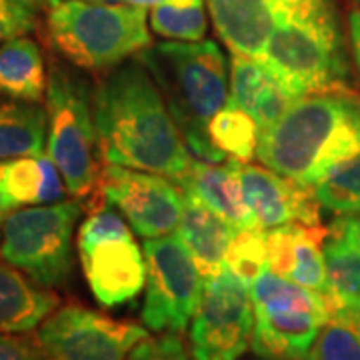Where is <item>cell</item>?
<instances>
[{"label":"cell","mask_w":360,"mask_h":360,"mask_svg":"<svg viewBox=\"0 0 360 360\" xmlns=\"http://www.w3.org/2000/svg\"><path fill=\"white\" fill-rule=\"evenodd\" d=\"M295 101L258 58L232 54L229 104L252 116L260 134L270 129Z\"/></svg>","instance_id":"obj_18"},{"label":"cell","mask_w":360,"mask_h":360,"mask_svg":"<svg viewBox=\"0 0 360 360\" xmlns=\"http://www.w3.org/2000/svg\"><path fill=\"white\" fill-rule=\"evenodd\" d=\"M120 2H127V4H134V6H155L158 2H162V0H120Z\"/></svg>","instance_id":"obj_36"},{"label":"cell","mask_w":360,"mask_h":360,"mask_svg":"<svg viewBox=\"0 0 360 360\" xmlns=\"http://www.w3.org/2000/svg\"><path fill=\"white\" fill-rule=\"evenodd\" d=\"M258 360H307V359H292V356H276V359H266V356H258Z\"/></svg>","instance_id":"obj_37"},{"label":"cell","mask_w":360,"mask_h":360,"mask_svg":"<svg viewBox=\"0 0 360 360\" xmlns=\"http://www.w3.org/2000/svg\"><path fill=\"white\" fill-rule=\"evenodd\" d=\"M150 26L162 39L200 42L208 30L205 0H162L150 11Z\"/></svg>","instance_id":"obj_26"},{"label":"cell","mask_w":360,"mask_h":360,"mask_svg":"<svg viewBox=\"0 0 360 360\" xmlns=\"http://www.w3.org/2000/svg\"><path fill=\"white\" fill-rule=\"evenodd\" d=\"M245 188L246 200L262 231H272L286 224H321V205L309 186L270 168L234 160Z\"/></svg>","instance_id":"obj_13"},{"label":"cell","mask_w":360,"mask_h":360,"mask_svg":"<svg viewBox=\"0 0 360 360\" xmlns=\"http://www.w3.org/2000/svg\"><path fill=\"white\" fill-rule=\"evenodd\" d=\"M129 360H196L180 333L146 336L130 352Z\"/></svg>","instance_id":"obj_31"},{"label":"cell","mask_w":360,"mask_h":360,"mask_svg":"<svg viewBox=\"0 0 360 360\" xmlns=\"http://www.w3.org/2000/svg\"><path fill=\"white\" fill-rule=\"evenodd\" d=\"M307 360H360V310L336 309L314 338Z\"/></svg>","instance_id":"obj_27"},{"label":"cell","mask_w":360,"mask_h":360,"mask_svg":"<svg viewBox=\"0 0 360 360\" xmlns=\"http://www.w3.org/2000/svg\"><path fill=\"white\" fill-rule=\"evenodd\" d=\"M142 250L146 258L142 324L155 333H184L198 310L206 278L179 234L144 238Z\"/></svg>","instance_id":"obj_9"},{"label":"cell","mask_w":360,"mask_h":360,"mask_svg":"<svg viewBox=\"0 0 360 360\" xmlns=\"http://www.w3.org/2000/svg\"><path fill=\"white\" fill-rule=\"evenodd\" d=\"M58 58H52L46 86L49 156L65 179L66 191L77 200H86L90 210L101 208L98 188L103 156L92 110V92L86 78Z\"/></svg>","instance_id":"obj_6"},{"label":"cell","mask_w":360,"mask_h":360,"mask_svg":"<svg viewBox=\"0 0 360 360\" xmlns=\"http://www.w3.org/2000/svg\"><path fill=\"white\" fill-rule=\"evenodd\" d=\"M104 165L156 172L179 182L193 165L155 77L139 58L108 70L92 92Z\"/></svg>","instance_id":"obj_1"},{"label":"cell","mask_w":360,"mask_h":360,"mask_svg":"<svg viewBox=\"0 0 360 360\" xmlns=\"http://www.w3.org/2000/svg\"><path fill=\"white\" fill-rule=\"evenodd\" d=\"M226 269L246 284L255 283L258 274L269 269L266 258V232L236 231L226 252Z\"/></svg>","instance_id":"obj_29"},{"label":"cell","mask_w":360,"mask_h":360,"mask_svg":"<svg viewBox=\"0 0 360 360\" xmlns=\"http://www.w3.org/2000/svg\"><path fill=\"white\" fill-rule=\"evenodd\" d=\"M82 210L77 198L13 210L0 232V258L44 288L65 286L75 272L72 234Z\"/></svg>","instance_id":"obj_7"},{"label":"cell","mask_w":360,"mask_h":360,"mask_svg":"<svg viewBox=\"0 0 360 360\" xmlns=\"http://www.w3.org/2000/svg\"><path fill=\"white\" fill-rule=\"evenodd\" d=\"M49 70L39 42L26 37L0 46V96L25 103L46 98Z\"/></svg>","instance_id":"obj_22"},{"label":"cell","mask_w":360,"mask_h":360,"mask_svg":"<svg viewBox=\"0 0 360 360\" xmlns=\"http://www.w3.org/2000/svg\"><path fill=\"white\" fill-rule=\"evenodd\" d=\"M46 106L0 96V160L40 155L46 144Z\"/></svg>","instance_id":"obj_23"},{"label":"cell","mask_w":360,"mask_h":360,"mask_svg":"<svg viewBox=\"0 0 360 360\" xmlns=\"http://www.w3.org/2000/svg\"><path fill=\"white\" fill-rule=\"evenodd\" d=\"M255 304L250 284L224 269L206 278L191 326V350L196 360H238L252 347Z\"/></svg>","instance_id":"obj_11"},{"label":"cell","mask_w":360,"mask_h":360,"mask_svg":"<svg viewBox=\"0 0 360 360\" xmlns=\"http://www.w3.org/2000/svg\"><path fill=\"white\" fill-rule=\"evenodd\" d=\"M179 184L184 194L200 200L214 214L232 224L236 231L260 229L246 200L245 188L232 158L224 160L222 167H217L214 162L193 160L188 172L179 180Z\"/></svg>","instance_id":"obj_16"},{"label":"cell","mask_w":360,"mask_h":360,"mask_svg":"<svg viewBox=\"0 0 360 360\" xmlns=\"http://www.w3.org/2000/svg\"><path fill=\"white\" fill-rule=\"evenodd\" d=\"M328 295L338 309L360 310V248L328 232L324 245Z\"/></svg>","instance_id":"obj_24"},{"label":"cell","mask_w":360,"mask_h":360,"mask_svg":"<svg viewBox=\"0 0 360 360\" xmlns=\"http://www.w3.org/2000/svg\"><path fill=\"white\" fill-rule=\"evenodd\" d=\"M356 4H360V0H356Z\"/></svg>","instance_id":"obj_39"},{"label":"cell","mask_w":360,"mask_h":360,"mask_svg":"<svg viewBox=\"0 0 360 360\" xmlns=\"http://www.w3.org/2000/svg\"><path fill=\"white\" fill-rule=\"evenodd\" d=\"M0 188L16 206L60 202L66 193L60 170L42 153L0 160Z\"/></svg>","instance_id":"obj_21"},{"label":"cell","mask_w":360,"mask_h":360,"mask_svg":"<svg viewBox=\"0 0 360 360\" xmlns=\"http://www.w3.org/2000/svg\"><path fill=\"white\" fill-rule=\"evenodd\" d=\"M84 278L92 296L104 309L127 304L146 284L144 250L132 236L108 238L78 250Z\"/></svg>","instance_id":"obj_14"},{"label":"cell","mask_w":360,"mask_h":360,"mask_svg":"<svg viewBox=\"0 0 360 360\" xmlns=\"http://www.w3.org/2000/svg\"><path fill=\"white\" fill-rule=\"evenodd\" d=\"M328 231L321 224H286L266 231L269 269L278 276L328 295L324 245Z\"/></svg>","instance_id":"obj_15"},{"label":"cell","mask_w":360,"mask_h":360,"mask_svg":"<svg viewBox=\"0 0 360 360\" xmlns=\"http://www.w3.org/2000/svg\"><path fill=\"white\" fill-rule=\"evenodd\" d=\"M312 193L321 208L338 217L360 212V155L333 168L312 186Z\"/></svg>","instance_id":"obj_28"},{"label":"cell","mask_w":360,"mask_h":360,"mask_svg":"<svg viewBox=\"0 0 360 360\" xmlns=\"http://www.w3.org/2000/svg\"><path fill=\"white\" fill-rule=\"evenodd\" d=\"M148 328L70 302L49 314L37 342L49 360H129Z\"/></svg>","instance_id":"obj_10"},{"label":"cell","mask_w":360,"mask_h":360,"mask_svg":"<svg viewBox=\"0 0 360 360\" xmlns=\"http://www.w3.org/2000/svg\"><path fill=\"white\" fill-rule=\"evenodd\" d=\"M46 11L42 0H0V46L37 30Z\"/></svg>","instance_id":"obj_30"},{"label":"cell","mask_w":360,"mask_h":360,"mask_svg":"<svg viewBox=\"0 0 360 360\" xmlns=\"http://www.w3.org/2000/svg\"><path fill=\"white\" fill-rule=\"evenodd\" d=\"M14 208H16V205H14L13 200L8 198V194L0 188V232H2V224H4V220L8 219V214L13 212Z\"/></svg>","instance_id":"obj_35"},{"label":"cell","mask_w":360,"mask_h":360,"mask_svg":"<svg viewBox=\"0 0 360 360\" xmlns=\"http://www.w3.org/2000/svg\"><path fill=\"white\" fill-rule=\"evenodd\" d=\"M234 232L236 229L208 206L184 194V210L176 234L205 278H212L226 269V252Z\"/></svg>","instance_id":"obj_20"},{"label":"cell","mask_w":360,"mask_h":360,"mask_svg":"<svg viewBox=\"0 0 360 360\" xmlns=\"http://www.w3.org/2000/svg\"><path fill=\"white\" fill-rule=\"evenodd\" d=\"M328 232L338 236V238H342V240H347L348 245L360 248V212L342 214V217L335 219Z\"/></svg>","instance_id":"obj_33"},{"label":"cell","mask_w":360,"mask_h":360,"mask_svg":"<svg viewBox=\"0 0 360 360\" xmlns=\"http://www.w3.org/2000/svg\"><path fill=\"white\" fill-rule=\"evenodd\" d=\"M44 4H46V8H51V6H54V4H58L60 0H42Z\"/></svg>","instance_id":"obj_38"},{"label":"cell","mask_w":360,"mask_h":360,"mask_svg":"<svg viewBox=\"0 0 360 360\" xmlns=\"http://www.w3.org/2000/svg\"><path fill=\"white\" fill-rule=\"evenodd\" d=\"M360 155V94L350 89L296 98L258 141V160L312 188L335 167Z\"/></svg>","instance_id":"obj_2"},{"label":"cell","mask_w":360,"mask_h":360,"mask_svg":"<svg viewBox=\"0 0 360 360\" xmlns=\"http://www.w3.org/2000/svg\"><path fill=\"white\" fill-rule=\"evenodd\" d=\"M348 39H350V51L360 82V8H352L348 13Z\"/></svg>","instance_id":"obj_34"},{"label":"cell","mask_w":360,"mask_h":360,"mask_svg":"<svg viewBox=\"0 0 360 360\" xmlns=\"http://www.w3.org/2000/svg\"><path fill=\"white\" fill-rule=\"evenodd\" d=\"M44 40L68 65L108 72L150 46L146 8L103 0H60L44 13Z\"/></svg>","instance_id":"obj_5"},{"label":"cell","mask_w":360,"mask_h":360,"mask_svg":"<svg viewBox=\"0 0 360 360\" xmlns=\"http://www.w3.org/2000/svg\"><path fill=\"white\" fill-rule=\"evenodd\" d=\"M155 77L186 148L205 162H224L208 124L229 104L226 58L214 40L160 42L136 54Z\"/></svg>","instance_id":"obj_4"},{"label":"cell","mask_w":360,"mask_h":360,"mask_svg":"<svg viewBox=\"0 0 360 360\" xmlns=\"http://www.w3.org/2000/svg\"><path fill=\"white\" fill-rule=\"evenodd\" d=\"M98 200L116 206L142 238L172 234L184 210V193L162 174L118 165H104Z\"/></svg>","instance_id":"obj_12"},{"label":"cell","mask_w":360,"mask_h":360,"mask_svg":"<svg viewBox=\"0 0 360 360\" xmlns=\"http://www.w3.org/2000/svg\"><path fill=\"white\" fill-rule=\"evenodd\" d=\"M208 136L222 155L240 162H250L257 156L260 129L257 120L243 108L226 104L210 120Z\"/></svg>","instance_id":"obj_25"},{"label":"cell","mask_w":360,"mask_h":360,"mask_svg":"<svg viewBox=\"0 0 360 360\" xmlns=\"http://www.w3.org/2000/svg\"><path fill=\"white\" fill-rule=\"evenodd\" d=\"M258 60L295 98L348 89L350 60L336 0H283Z\"/></svg>","instance_id":"obj_3"},{"label":"cell","mask_w":360,"mask_h":360,"mask_svg":"<svg viewBox=\"0 0 360 360\" xmlns=\"http://www.w3.org/2000/svg\"><path fill=\"white\" fill-rule=\"evenodd\" d=\"M60 307V298L0 260V333L26 335Z\"/></svg>","instance_id":"obj_19"},{"label":"cell","mask_w":360,"mask_h":360,"mask_svg":"<svg viewBox=\"0 0 360 360\" xmlns=\"http://www.w3.org/2000/svg\"><path fill=\"white\" fill-rule=\"evenodd\" d=\"M283 0H208L220 40L232 54L260 58L276 26Z\"/></svg>","instance_id":"obj_17"},{"label":"cell","mask_w":360,"mask_h":360,"mask_svg":"<svg viewBox=\"0 0 360 360\" xmlns=\"http://www.w3.org/2000/svg\"><path fill=\"white\" fill-rule=\"evenodd\" d=\"M0 360H49L37 338L0 333Z\"/></svg>","instance_id":"obj_32"},{"label":"cell","mask_w":360,"mask_h":360,"mask_svg":"<svg viewBox=\"0 0 360 360\" xmlns=\"http://www.w3.org/2000/svg\"><path fill=\"white\" fill-rule=\"evenodd\" d=\"M257 356L307 359L314 338L338 307L333 298L264 269L250 284Z\"/></svg>","instance_id":"obj_8"}]
</instances>
